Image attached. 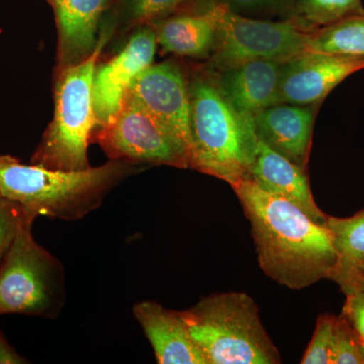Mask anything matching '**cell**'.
<instances>
[{
  "label": "cell",
  "mask_w": 364,
  "mask_h": 364,
  "mask_svg": "<svg viewBox=\"0 0 364 364\" xmlns=\"http://www.w3.org/2000/svg\"><path fill=\"white\" fill-rule=\"evenodd\" d=\"M232 188L250 222L258 262L267 277L298 291L330 279L337 253L327 226L251 179Z\"/></svg>",
  "instance_id": "obj_1"
},
{
  "label": "cell",
  "mask_w": 364,
  "mask_h": 364,
  "mask_svg": "<svg viewBox=\"0 0 364 364\" xmlns=\"http://www.w3.org/2000/svg\"><path fill=\"white\" fill-rule=\"evenodd\" d=\"M136 172L135 164L121 160L65 171L0 156V193L37 217L77 221L100 208L112 188Z\"/></svg>",
  "instance_id": "obj_2"
},
{
  "label": "cell",
  "mask_w": 364,
  "mask_h": 364,
  "mask_svg": "<svg viewBox=\"0 0 364 364\" xmlns=\"http://www.w3.org/2000/svg\"><path fill=\"white\" fill-rule=\"evenodd\" d=\"M191 98L189 168L230 186L250 176L257 153L254 117L235 109L223 97L208 72L188 81Z\"/></svg>",
  "instance_id": "obj_3"
},
{
  "label": "cell",
  "mask_w": 364,
  "mask_h": 364,
  "mask_svg": "<svg viewBox=\"0 0 364 364\" xmlns=\"http://www.w3.org/2000/svg\"><path fill=\"white\" fill-rule=\"evenodd\" d=\"M181 313L208 364L282 363L259 308L247 294H210Z\"/></svg>",
  "instance_id": "obj_4"
},
{
  "label": "cell",
  "mask_w": 364,
  "mask_h": 364,
  "mask_svg": "<svg viewBox=\"0 0 364 364\" xmlns=\"http://www.w3.org/2000/svg\"><path fill=\"white\" fill-rule=\"evenodd\" d=\"M109 33H100L95 51L87 58L60 69L55 86L54 117L48 126L32 164L48 169L90 168L88 146L97 127L93 111V77Z\"/></svg>",
  "instance_id": "obj_5"
},
{
  "label": "cell",
  "mask_w": 364,
  "mask_h": 364,
  "mask_svg": "<svg viewBox=\"0 0 364 364\" xmlns=\"http://www.w3.org/2000/svg\"><path fill=\"white\" fill-rule=\"evenodd\" d=\"M28 214L0 262V315L58 317L65 305V273L61 262L33 239Z\"/></svg>",
  "instance_id": "obj_6"
},
{
  "label": "cell",
  "mask_w": 364,
  "mask_h": 364,
  "mask_svg": "<svg viewBox=\"0 0 364 364\" xmlns=\"http://www.w3.org/2000/svg\"><path fill=\"white\" fill-rule=\"evenodd\" d=\"M210 4L217 20L218 39L210 57L208 70H220L251 60H272L282 63L309 51L311 32L303 30L291 18L257 20Z\"/></svg>",
  "instance_id": "obj_7"
},
{
  "label": "cell",
  "mask_w": 364,
  "mask_h": 364,
  "mask_svg": "<svg viewBox=\"0 0 364 364\" xmlns=\"http://www.w3.org/2000/svg\"><path fill=\"white\" fill-rule=\"evenodd\" d=\"M97 140L112 160L189 168L188 150L181 139L129 95Z\"/></svg>",
  "instance_id": "obj_8"
},
{
  "label": "cell",
  "mask_w": 364,
  "mask_h": 364,
  "mask_svg": "<svg viewBox=\"0 0 364 364\" xmlns=\"http://www.w3.org/2000/svg\"><path fill=\"white\" fill-rule=\"evenodd\" d=\"M157 46L152 26H139L116 56L97 66L93 77L92 102L98 128H105L114 121L123 107L133 81L141 72L152 65Z\"/></svg>",
  "instance_id": "obj_9"
},
{
  "label": "cell",
  "mask_w": 364,
  "mask_h": 364,
  "mask_svg": "<svg viewBox=\"0 0 364 364\" xmlns=\"http://www.w3.org/2000/svg\"><path fill=\"white\" fill-rule=\"evenodd\" d=\"M364 69V59L306 51L282 62L277 104L320 105L342 81Z\"/></svg>",
  "instance_id": "obj_10"
},
{
  "label": "cell",
  "mask_w": 364,
  "mask_h": 364,
  "mask_svg": "<svg viewBox=\"0 0 364 364\" xmlns=\"http://www.w3.org/2000/svg\"><path fill=\"white\" fill-rule=\"evenodd\" d=\"M128 95L181 139L191 165V98L181 69L171 61L152 64L136 76Z\"/></svg>",
  "instance_id": "obj_11"
},
{
  "label": "cell",
  "mask_w": 364,
  "mask_h": 364,
  "mask_svg": "<svg viewBox=\"0 0 364 364\" xmlns=\"http://www.w3.org/2000/svg\"><path fill=\"white\" fill-rule=\"evenodd\" d=\"M280 66L272 60H251L207 72L235 109L254 117L277 104Z\"/></svg>",
  "instance_id": "obj_12"
},
{
  "label": "cell",
  "mask_w": 364,
  "mask_h": 364,
  "mask_svg": "<svg viewBox=\"0 0 364 364\" xmlns=\"http://www.w3.org/2000/svg\"><path fill=\"white\" fill-rule=\"evenodd\" d=\"M318 105H273L254 116L258 139L306 170Z\"/></svg>",
  "instance_id": "obj_13"
},
{
  "label": "cell",
  "mask_w": 364,
  "mask_h": 364,
  "mask_svg": "<svg viewBox=\"0 0 364 364\" xmlns=\"http://www.w3.org/2000/svg\"><path fill=\"white\" fill-rule=\"evenodd\" d=\"M58 33L60 69L87 58L100 41L98 28L112 0H47Z\"/></svg>",
  "instance_id": "obj_14"
},
{
  "label": "cell",
  "mask_w": 364,
  "mask_h": 364,
  "mask_svg": "<svg viewBox=\"0 0 364 364\" xmlns=\"http://www.w3.org/2000/svg\"><path fill=\"white\" fill-rule=\"evenodd\" d=\"M133 314L152 345L158 363L208 364L181 312L145 301L134 306Z\"/></svg>",
  "instance_id": "obj_15"
},
{
  "label": "cell",
  "mask_w": 364,
  "mask_h": 364,
  "mask_svg": "<svg viewBox=\"0 0 364 364\" xmlns=\"http://www.w3.org/2000/svg\"><path fill=\"white\" fill-rule=\"evenodd\" d=\"M263 191L294 203L314 222L327 223L328 215L318 208L311 191L306 170L273 151L259 140L249 178Z\"/></svg>",
  "instance_id": "obj_16"
},
{
  "label": "cell",
  "mask_w": 364,
  "mask_h": 364,
  "mask_svg": "<svg viewBox=\"0 0 364 364\" xmlns=\"http://www.w3.org/2000/svg\"><path fill=\"white\" fill-rule=\"evenodd\" d=\"M150 26L156 35L157 44L168 54L208 58L217 45V20L212 4L208 1L195 11L169 14Z\"/></svg>",
  "instance_id": "obj_17"
},
{
  "label": "cell",
  "mask_w": 364,
  "mask_h": 364,
  "mask_svg": "<svg viewBox=\"0 0 364 364\" xmlns=\"http://www.w3.org/2000/svg\"><path fill=\"white\" fill-rule=\"evenodd\" d=\"M326 226L337 253L329 279L336 282L344 294L353 293L364 274V208L348 218L328 215Z\"/></svg>",
  "instance_id": "obj_18"
},
{
  "label": "cell",
  "mask_w": 364,
  "mask_h": 364,
  "mask_svg": "<svg viewBox=\"0 0 364 364\" xmlns=\"http://www.w3.org/2000/svg\"><path fill=\"white\" fill-rule=\"evenodd\" d=\"M308 49L364 59V14L313 31Z\"/></svg>",
  "instance_id": "obj_19"
},
{
  "label": "cell",
  "mask_w": 364,
  "mask_h": 364,
  "mask_svg": "<svg viewBox=\"0 0 364 364\" xmlns=\"http://www.w3.org/2000/svg\"><path fill=\"white\" fill-rule=\"evenodd\" d=\"M364 14L361 0H294L287 18L306 32Z\"/></svg>",
  "instance_id": "obj_20"
},
{
  "label": "cell",
  "mask_w": 364,
  "mask_h": 364,
  "mask_svg": "<svg viewBox=\"0 0 364 364\" xmlns=\"http://www.w3.org/2000/svg\"><path fill=\"white\" fill-rule=\"evenodd\" d=\"M193 0H119V13L126 26L150 25L186 6Z\"/></svg>",
  "instance_id": "obj_21"
},
{
  "label": "cell",
  "mask_w": 364,
  "mask_h": 364,
  "mask_svg": "<svg viewBox=\"0 0 364 364\" xmlns=\"http://www.w3.org/2000/svg\"><path fill=\"white\" fill-rule=\"evenodd\" d=\"M336 316L322 314L316 322L315 331L304 354L303 364H332Z\"/></svg>",
  "instance_id": "obj_22"
},
{
  "label": "cell",
  "mask_w": 364,
  "mask_h": 364,
  "mask_svg": "<svg viewBox=\"0 0 364 364\" xmlns=\"http://www.w3.org/2000/svg\"><path fill=\"white\" fill-rule=\"evenodd\" d=\"M332 364H364L360 338L342 314L336 317L335 323Z\"/></svg>",
  "instance_id": "obj_23"
},
{
  "label": "cell",
  "mask_w": 364,
  "mask_h": 364,
  "mask_svg": "<svg viewBox=\"0 0 364 364\" xmlns=\"http://www.w3.org/2000/svg\"><path fill=\"white\" fill-rule=\"evenodd\" d=\"M28 214L31 212L21 207L20 203L4 198L0 200V262L6 256L21 225Z\"/></svg>",
  "instance_id": "obj_24"
},
{
  "label": "cell",
  "mask_w": 364,
  "mask_h": 364,
  "mask_svg": "<svg viewBox=\"0 0 364 364\" xmlns=\"http://www.w3.org/2000/svg\"><path fill=\"white\" fill-rule=\"evenodd\" d=\"M242 16L275 14L291 11L294 0H208Z\"/></svg>",
  "instance_id": "obj_25"
},
{
  "label": "cell",
  "mask_w": 364,
  "mask_h": 364,
  "mask_svg": "<svg viewBox=\"0 0 364 364\" xmlns=\"http://www.w3.org/2000/svg\"><path fill=\"white\" fill-rule=\"evenodd\" d=\"M345 296L346 299L341 314L350 322L359 338L364 341V291L358 289Z\"/></svg>",
  "instance_id": "obj_26"
},
{
  "label": "cell",
  "mask_w": 364,
  "mask_h": 364,
  "mask_svg": "<svg viewBox=\"0 0 364 364\" xmlns=\"http://www.w3.org/2000/svg\"><path fill=\"white\" fill-rule=\"evenodd\" d=\"M25 359L18 355V352L11 347L0 333V364L25 363Z\"/></svg>",
  "instance_id": "obj_27"
},
{
  "label": "cell",
  "mask_w": 364,
  "mask_h": 364,
  "mask_svg": "<svg viewBox=\"0 0 364 364\" xmlns=\"http://www.w3.org/2000/svg\"><path fill=\"white\" fill-rule=\"evenodd\" d=\"M360 350H361V354H363V359H364V341H363V340H361V339H360Z\"/></svg>",
  "instance_id": "obj_28"
},
{
  "label": "cell",
  "mask_w": 364,
  "mask_h": 364,
  "mask_svg": "<svg viewBox=\"0 0 364 364\" xmlns=\"http://www.w3.org/2000/svg\"><path fill=\"white\" fill-rule=\"evenodd\" d=\"M358 289H363V291H364V274L363 277V279H361L360 286H359Z\"/></svg>",
  "instance_id": "obj_29"
},
{
  "label": "cell",
  "mask_w": 364,
  "mask_h": 364,
  "mask_svg": "<svg viewBox=\"0 0 364 364\" xmlns=\"http://www.w3.org/2000/svg\"><path fill=\"white\" fill-rule=\"evenodd\" d=\"M1 198H2L1 193H0V200H1Z\"/></svg>",
  "instance_id": "obj_30"
}]
</instances>
